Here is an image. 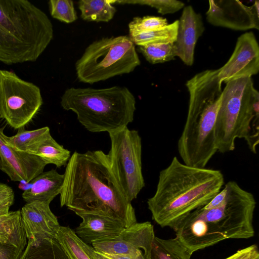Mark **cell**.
<instances>
[{
    "mask_svg": "<svg viewBox=\"0 0 259 259\" xmlns=\"http://www.w3.org/2000/svg\"><path fill=\"white\" fill-rule=\"evenodd\" d=\"M60 195V206L76 214H105L120 220L125 228L137 222L132 203L113 173L107 154L101 150L72 154Z\"/></svg>",
    "mask_w": 259,
    "mask_h": 259,
    "instance_id": "obj_1",
    "label": "cell"
},
{
    "mask_svg": "<svg viewBox=\"0 0 259 259\" xmlns=\"http://www.w3.org/2000/svg\"><path fill=\"white\" fill-rule=\"evenodd\" d=\"M224 184L221 171L190 166L175 156L160 171L148 208L157 224L173 229L190 213L206 205Z\"/></svg>",
    "mask_w": 259,
    "mask_h": 259,
    "instance_id": "obj_2",
    "label": "cell"
},
{
    "mask_svg": "<svg viewBox=\"0 0 259 259\" xmlns=\"http://www.w3.org/2000/svg\"><path fill=\"white\" fill-rule=\"evenodd\" d=\"M224 187L226 196L221 203L193 211L173 229L176 237L192 253L224 240L254 236V196L233 181Z\"/></svg>",
    "mask_w": 259,
    "mask_h": 259,
    "instance_id": "obj_3",
    "label": "cell"
},
{
    "mask_svg": "<svg viewBox=\"0 0 259 259\" xmlns=\"http://www.w3.org/2000/svg\"><path fill=\"white\" fill-rule=\"evenodd\" d=\"M54 36L47 15L27 0H0V62L36 61Z\"/></svg>",
    "mask_w": 259,
    "mask_h": 259,
    "instance_id": "obj_4",
    "label": "cell"
},
{
    "mask_svg": "<svg viewBox=\"0 0 259 259\" xmlns=\"http://www.w3.org/2000/svg\"><path fill=\"white\" fill-rule=\"evenodd\" d=\"M61 105L75 113L80 123L92 133H110L127 126L136 109L134 95L126 87L69 88Z\"/></svg>",
    "mask_w": 259,
    "mask_h": 259,
    "instance_id": "obj_5",
    "label": "cell"
},
{
    "mask_svg": "<svg viewBox=\"0 0 259 259\" xmlns=\"http://www.w3.org/2000/svg\"><path fill=\"white\" fill-rule=\"evenodd\" d=\"M259 93L252 78L242 77L226 83L215 127L217 151L226 153L235 148L237 139H244L256 153L258 144Z\"/></svg>",
    "mask_w": 259,
    "mask_h": 259,
    "instance_id": "obj_6",
    "label": "cell"
},
{
    "mask_svg": "<svg viewBox=\"0 0 259 259\" xmlns=\"http://www.w3.org/2000/svg\"><path fill=\"white\" fill-rule=\"evenodd\" d=\"M141 64L129 36L105 37L85 49L75 64L79 81L93 84L133 72Z\"/></svg>",
    "mask_w": 259,
    "mask_h": 259,
    "instance_id": "obj_7",
    "label": "cell"
},
{
    "mask_svg": "<svg viewBox=\"0 0 259 259\" xmlns=\"http://www.w3.org/2000/svg\"><path fill=\"white\" fill-rule=\"evenodd\" d=\"M107 154L111 168L129 201L137 198L145 186L142 167V140L138 131L127 126L109 133Z\"/></svg>",
    "mask_w": 259,
    "mask_h": 259,
    "instance_id": "obj_8",
    "label": "cell"
},
{
    "mask_svg": "<svg viewBox=\"0 0 259 259\" xmlns=\"http://www.w3.org/2000/svg\"><path fill=\"white\" fill-rule=\"evenodd\" d=\"M39 88L15 73L0 70V118L14 129L24 127L42 104Z\"/></svg>",
    "mask_w": 259,
    "mask_h": 259,
    "instance_id": "obj_9",
    "label": "cell"
},
{
    "mask_svg": "<svg viewBox=\"0 0 259 259\" xmlns=\"http://www.w3.org/2000/svg\"><path fill=\"white\" fill-rule=\"evenodd\" d=\"M155 237L153 226L150 222H136L118 235L96 241L91 245L95 250L107 253L150 259Z\"/></svg>",
    "mask_w": 259,
    "mask_h": 259,
    "instance_id": "obj_10",
    "label": "cell"
},
{
    "mask_svg": "<svg viewBox=\"0 0 259 259\" xmlns=\"http://www.w3.org/2000/svg\"><path fill=\"white\" fill-rule=\"evenodd\" d=\"M210 24L235 30L259 29V2L251 6L237 0H210L206 13Z\"/></svg>",
    "mask_w": 259,
    "mask_h": 259,
    "instance_id": "obj_11",
    "label": "cell"
},
{
    "mask_svg": "<svg viewBox=\"0 0 259 259\" xmlns=\"http://www.w3.org/2000/svg\"><path fill=\"white\" fill-rule=\"evenodd\" d=\"M222 83L242 77H251L259 71V47L252 32L237 39L234 50L228 61L219 69Z\"/></svg>",
    "mask_w": 259,
    "mask_h": 259,
    "instance_id": "obj_12",
    "label": "cell"
},
{
    "mask_svg": "<svg viewBox=\"0 0 259 259\" xmlns=\"http://www.w3.org/2000/svg\"><path fill=\"white\" fill-rule=\"evenodd\" d=\"M4 128H0V169L12 181L29 183L44 171L47 164L35 155L11 147Z\"/></svg>",
    "mask_w": 259,
    "mask_h": 259,
    "instance_id": "obj_13",
    "label": "cell"
},
{
    "mask_svg": "<svg viewBox=\"0 0 259 259\" xmlns=\"http://www.w3.org/2000/svg\"><path fill=\"white\" fill-rule=\"evenodd\" d=\"M178 20L177 37L174 43L177 56L186 65L192 66L196 42L205 29L202 18L191 6H188L184 8Z\"/></svg>",
    "mask_w": 259,
    "mask_h": 259,
    "instance_id": "obj_14",
    "label": "cell"
},
{
    "mask_svg": "<svg viewBox=\"0 0 259 259\" xmlns=\"http://www.w3.org/2000/svg\"><path fill=\"white\" fill-rule=\"evenodd\" d=\"M20 213L28 240L36 237L56 238L60 225L49 204L39 201L26 203Z\"/></svg>",
    "mask_w": 259,
    "mask_h": 259,
    "instance_id": "obj_15",
    "label": "cell"
},
{
    "mask_svg": "<svg viewBox=\"0 0 259 259\" xmlns=\"http://www.w3.org/2000/svg\"><path fill=\"white\" fill-rule=\"evenodd\" d=\"M26 244L20 210L0 215V259H19Z\"/></svg>",
    "mask_w": 259,
    "mask_h": 259,
    "instance_id": "obj_16",
    "label": "cell"
},
{
    "mask_svg": "<svg viewBox=\"0 0 259 259\" xmlns=\"http://www.w3.org/2000/svg\"><path fill=\"white\" fill-rule=\"evenodd\" d=\"M77 215L81 218L82 222L74 231L80 239L89 244L115 236L125 228L120 220L105 214L82 212Z\"/></svg>",
    "mask_w": 259,
    "mask_h": 259,
    "instance_id": "obj_17",
    "label": "cell"
},
{
    "mask_svg": "<svg viewBox=\"0 0 259 259\" xmlns=\"http://www.w3.org/2000/svg\"><path fill=\"white\" fill-rule=\"evenodd\" d=\"M64 182V174L52 169L42 172L34 178L30 186L26 189L22 197L26 203L35 201L50 204L60 194Z\"/></svg>",
    "mask_w": 259,
    "mask_h": 259,
    "instance_id": "obj_18",
    "label": "cell"
},
{
    "mask_svg": "<svg viewBox=\"0 0 259 259\" xmlns=\"http://www.w3.org/2000/svg\"><path fill=\"white\" fill-rule=\"evenodd\" d=\"M26 152L38 156L46 164H54L57 167L66 165L71 157L70 151L57 143L51 134L30 146Z\"/></svg>",
    "mask_w": 259,
    "mask_h": 259,
    "instance_id": "obj_19",
    "label": "cell"
},
{
    "mask_svg": "<svg viewBox=\"0 0 259 259\" xmlns=\"http://www.w3.org/2000/svg\"><path fill=\"white\" fill-rule=\"evenodd\" d=\"M19 259H69L56 238L36 237L28 240Z\"/></svg>",
    "mask_w": 259,
    "mask_h": 259,
    "instance_id": "obj_20",
    "label": "cell"
},
{
    "mask_svg": "<svg viewBox=\"0 0 259 259\" xmlns=\"http://www.w3.org/2000/svg\"><path fill=\"white\" fill-rule=\"evenodd\" d=\"M56 238L69 259H98L93 247L83 242L69 227L60 226Z\"/></svg>",
    "mask_w": 259,
    "mask_h": 259,
    "instance_id": "obj_21",
    "label": "cell"
},
{
    "mask_svg": "<svg viewBox=\"0 0 259 259\" xmlns=\"http://www.w3.org/2000/svg\"><path fill=\"white\" fill-rule=\"evenodd\" d=\"M115 0H81L78 8L81 18L87 21L108 22L111 20L116 12L113 5Z\"/></svg>",
    "mask_w": 259,
    "mask_h": 259,
    "instance_id": "obj_22",
    "label": "cell"
},
{
    "mask_svg": "<svg viewBox=\"0 0 259 259\" xmlns=\"http://www.w3.org/2000/svg\"><path fill=\"white\" fill-rule=\"evenodd\" d=\"M193 253L177 237L164 239L155 236L150 259H191Z\"/></svg>",
    "mask_w": 259,
    "mask_h": 259,
    "instance_id": "obj_23",
    "label": "cell"
},
{
    "mask_svg": "<svg viewBox=\"0 0 259 259\" xmlns=\"http://www.w3.org/2000/svg\"><path fill=\"white\" fill-rule=\"evenodd\" d=\"M179 20L158 29L130 33L129 36L135 45L174 42L176 39Z\"/></svg>",
    "mask_w": 259,
    "mask_h": 259,
    "instance_id": "obj_24",
    "label": "cell"
},
{
    "mask_svg": "<svg viewBox=\"0 0 259 259\" xmlns=\"http://www.w3.org/2000/svg\"><path fill=\"white\" fill-rule=\"evenodd\" d=\"M18 130L16 135L11 137L7 136V141L15 150L25 152L30 146L50 134V128L48 126L31 131L26 130L24 127Z\"/></svg>",
    "mask_w": 259,
    "mask_h": 259,
    "instance_id": "obj_25",
    "label": "cell"
},
{
    "mask_svg": "<svg viewBox=\"0 0 259 259\" xmlns=\"http://www.w3.org/2000/svg\"><path fill=\"white\" fill-rule=\"evenodd\" d=\"M174 42L158 43L139 46V51L149 63L154 64L175 59L177 56Z\"/></svg>",
    "mask_w": 259,
    "mask_h": 259,
    "instance_id": "obj_26",
    "label": "cell"
},
{
    "mask_svg": "<svg viewBox=\"0 0 259 259\" xmlns=\"http://www.w3.org/2000/svg\"><path fill=\"white\" fill-rule=\"evenodd\" d=\"M52 17L61 22L70 23L77 19L73 2L68 0H51L49 2Z\"/></svg>",
    "mask_w": 259,
    "mask_h": 259,
    "instance_id": "obj_27",
    "label": "cell"
},
{
    "mask_svg": "<svg viewBox=\"0 0 259 259\" xmlns=\"http://www.w3.org/2000/svg\"><path fill=\"white\" fill-rule=\"evenodd\" d=\"M116 3L149 6L155 8L161 15L175 13L185 6L184 3L177 0L116 1Z\"/></svg>",
    "mask_w": 259,
    "mask_h": 259,
    "instance_id": "obj_28",
    "label": "cell"
},
{
    "mask_svg": "<svg viewBox=\"0 0 259 259\" xmlns=\"http://www.w3.org/2000/svg\"><path fill=\"white\" fill-rule=\"evenodd\" d=\"M167 21L160 17L151 16L135 17L128 24L129 33L149 31L167 25Z\"/></svg>",
    "mask_w": 259,
    "mask_h": 259,
    "instance_id": "obj_29",
    "label": "cell"
},
{
    "mask_svg": "<svg viewBox=\"0 0 259 259\" xmlns=\"http://www.w3.org/2000/svg\"><path fill=\"white\" fill-rule=\"evenodd\" d=\"M14 202L13 189L8 185L0 182V215L7 214Z\"/></svg>",
    "mask_w": 259,
    "mask_h": 259,
    "instance_id": "obj_30",
    "label": "cell"
},
{
    "mask_svg": "<svg viewBox=\"0 0 259 259\" xmlns=\"http://www.w3.org/2000/svg\"><path fill=\"white\" fill-rule=\"evenodd\" d=\"M224 259H259V251L257 246L253 244L238 250Z\"/></svg>",
    "mask_w": 259,
    "mask_h": 259,
    "instance_id": "obj_31",
    "label": "cell"
},
{
    "mask_svg": "<svg viewBox=\"0 0 259 259\" xmlns=\"http://www.w3.org/2000/svg\"><path fill=\"white\" fill-rule=\"evenodd\" d=\"M95 253L98 259H137L125 255L107 253L96 250Z\"/></svg>",
    "mask_w": 259,
    "mask_h": 259,
    "instance_id": "obj_32",
    "label": "cell"
}]
</instances>
